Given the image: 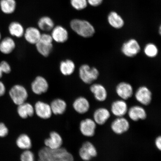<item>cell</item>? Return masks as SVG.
Here are the masks:
<instances>
[{
	"instance_id": "cell-29",
	"label": "cell",
	"mask_w": 161,
	"mask_h": 161,
	"mask_svg": "<svg viewBox=\"0 0 161 161\" xmlns=\"http://www.w3.org/2000/svg\"><path fill=\"white\" fill-rule=\"evenodd\" d=\"M144 53L146 57L153 59L156 58L158 56L159 53L158 48L155 44L149 42L145 45L144 49Z\"/></svg>"
},
{
	"instance_id": "cell-19",
	"label": "cell",
	"mask_w": 161,
	"mask_h": 161,
	"mask_svg": "<svg viewBox=\"0 0 161 161\" xmlns=\"http://www.w3.org/2000/svg\"><path fill=\"white\" fill-rule=\"evenodd\" d=\"M73 107L78 114H84L90 109V102L87 98L84 96H80L74 101Z\"/></svg>"
},
{
	"instance_id": "cell-34",
	"label": "cell",
	"mask_w": 161,
	"mask_h": 161,
	"mask_svg": "<svg viewBox=\"0 0 161 161\" xmlns=\"http://www.w3.org/2000/svg\"><path fill=\"white\" fill-rule=\"evenodd\" d=\"M20 159L21 161H35V156L31 151L25 150L21 154Z\"/></svg>"
},
{
	"instance_id": "cell-17",
	"label": "cell",
	"mask_w": 161,
	"mask_h": 161,
	"mask_svg": "<svg viewBox=\"0 0 161 161\" xmlns=\"http://www.w3.org/2000/svg\"><path fill=\"white\" fill-rule=\"evenodd\" d=\"M50 157L52 161H74L73 155L63 148L51 149Z\"/></svg>"
},
{
	"instance_id": "cell-25",
	"label": "cell",
	"mask_w": 161,
	"mask_h": 161,
	"mask_svg": "<svg viewBox=\"0 0 161 161\" xmlns=\"http://www.w3.org/2000/svg\"><path fill=\"white\" fill-rule=\"evenodd\" d=\"M17 112L20 117L26 119L33 115L35 109L31 104L25 102L18 105Z\"/></svg>"
},
{
	"instance_id": "cell-13",
	"label": "cell",
	"mask_w": 161,
	"mask_h": 161,
	"mask_svg": "<svg viewBox=\"0 0 161 161\" xmlns=\"http://www.w3.org/2000/svg\"><path fill=\"white\" fill-rule=\"evenodd\" d=\"M129 118L134 122L144 120L147 118V113L142 105H136L129 108L127 114Z\"/></svg>"
},
{
	"instance_id": "cell-32",
	"label": "cell",
	"mask_w": 161,
	"mask_h": 161,
	"mask_svg": "<svg viewBox=\"0 0 161 161\" xmlns=\"http://www.w3.org/2000/svg\"><path fill=\"white\" fill-rule=\"evenodd\" d=\"M70 3L72 7L77 11L85 9L88 5L87 0H70Z\"/></svg>"
},
{
	"instance_id": "cell-41",
	"label": "cell",
	"mask_w": 161,
	"mask_h": 161,
	"mask_svg": "<svg viewBox=\"0 0 161 161\" xmlns=\"http://www.w3.org/2000/svg\"><path fill=\"white\" fill-rule=\"evenodd\" d=\"M158 32L159 34L160 35H161V26L160 25L159 26V27Z\"/></svg>"
},
{
	"instance_id": "cell-3",
	"label": "cell",
	"mask_w": 161,
	"mask_h": 161,
	"mask_svg": "<svg viewBox=\"0 0 161 161\" xmlns=\"http://www.w3.org/2000/svg\"><path fill=\"white\" fill-rule=\"evenodd\" d=\"M142 47L139 42L135 38H130L122 44L120 51L125 56L128 58L136 57L140 53Z\"/></svg>"
},
{
	"instance_id": "cell-8",
	"label": "cell",
	"mask_w": 161,
	"mask_h": 161,
	"mask_svg": "<svg viewBox=\"0 0 161 161\" xmlns=\"http://www.w3.org/2000/svg\"><path fill=\"white\" fill-rule=\"evenodd\" d=\"M79 156L84 161H90L98 155L97 148L92 142L87 141L83 143L80 149Z\"/></svg>"
},
{
	"instance_id": "cell-4",
	"label": "cell",
	"mask_w": 161,
	"mask_h": 161,
	"mask_svg": "<svg viewBox=\"0 0 161 161\" xmlns=\"http://www.w3.org/2000/svg\"><path fill=\"white\" fill-rule=\"evenodd\" d=\"M53 42L50 34H42L39 41L35 45L36 50L40 55L47 57L53 50Z\"/></svg>"
},
{
	"instance_id": "cell-35",
	"label": "cell",
	"mask_w": 161,
	"mask_h": 161,
	"mask_svg": "<svg viewBox=\"0 0 161 161\" xmlns=\"http://www.w3.org/2000/svg\"><path fill=\"white\" fill-rule=\"evenodd\" d=\"M0 67L3 73L8 74L11 71V68L10 64L7 61L3 60L0 63Z\"/></svg>"
},
{
	"instance_id": "cell-28",
	"label": "cell",
	"mask_w": 161,
	"mask_h": 161,
	"mask_svg": "<svg viewBox=\"0 0 161 161\" xmlns=\"http://www.w3.org/2000/svg\"><path fill=\"white\" fill-rule=\"evenodd\" d=\"M40 30L44 31H51L55 27L53 20L47 16H44L39 19L37 24Z\"/></svg>"
},
{
	"instance_id": "cell-22",
	"label": "cell",
	"mask_w": 161,
	"mask_h": 161,
	"mask_svg": "<svg viewBox=\"0 0 161 161\" xmlns=\"http://www.w3.org/2000/svg\"><path fill=\"white\" fill-rule=\"evenodd\" d=\"M62 143L63 140L62 137L55 131L50 133L49 137L45 141L46 147L51 150L57 149L61 147Z\"/></svg>"
},
{
	"instance_id": "cell-38",
	"label": "cell",
	"mask_w": 161,
	"mask_h": 161,
	"mask_svg": "<svg viewBox=\"0 0 161 161\" xmlns=\"http://www.w3.org/2000/svg\"><path fill=\"white\" fill-rule=\"evenodd\" d=\"M154 144L156 148L158 150H161V136H159L157 137L154 140Z\"/></svg>"
},
{
	"instance_id": "cell-40",
	"label": "cell",
	"mask_w": 161,
	"mask_h": 161,
	"mask_svg": "<svg viewBox=\"0 0 161 161\" xmlns=\"http://www.w3.org/2000/svg\"><path fill=\"white\" fill-rule=\"evenodd\" d=\"M3 72L2 71L1 67H0V79L3 77Z\"/></svg>"
},
{
	"instance_id": "cell-30",
	"label": "cell",
	"mask_w": 161,
	"mask_h": 161,
	"mask_svg": "<svg viewBox=\"0 0 161 161\" xmlns=\"http://www.w3.org/2000/svg\"><path fill=\"white\" fill-rule=\"evenodd\" d=\"M0 7L4 13L9 14L15 11L16 7L15 0H1Z\"/></svg>"
},
{
	"instance_id": "cell-1",
	"label": "cell",
	"mask_w": 161,
	"mask_h": 161,
	"mask_svg": "<svg viewBox=\"0 0 161 161\" xmlns=\"http://www.w3.org/2000/svg\"><path fill=\"white\" fill-rule=\"evenodd\" d=\"M70 27L80 37L88 39L95 35L96 29L93 25L86 20L79 19H72L70 22Z\"/></svg>"
},
{
	"instance_id": "cell-39",
	"label": "cell",
	"mask_w": 161,
	"mask_h": 161,
	"mask_svg": "<svg viewBox=\"0 0 161 161\" xmlns=\"http://www.w3.org/2000/svg\"><path fill=\"white\" fill-rule=\"evenodd\" d=\"M6 92V87L5 84L0 80V97L4 95Z\"/></svg>"
},
{
	"instance_id": "cell-33",
	"label": "cell",
	"mask_w": 161,
	"mask_h": 161,
	"mask_svg": "<svg viewBox=\"0 0 161 161\" xmlns=\"http://www.w3.org/2000/svg\"><path fill=\"white\" fill-rule=\"evenodd\" d=\"M38 161H52L50 157V149L46 147L42 148L39 152Z\"/></svg>"
},
{
	"instance_id": "cell-10",
	"label": "cell",
	"mask_w": 161,
	"mask_h": 161,
	"mask_svg": "<svg viewBox=\"0 0 161 161\" xmlns=\"http://www.w3.org/2000/svg\"><path fill=\"white\" fill-rule=\"evenodd\" d=\"M97 125L92 119L86 118L80 122V131L84 136L92 137L95 135Z\"/></svg>"
},
{
	"instance_id": "cell-18",
	"label": "cell",
	"mask_w": 161,
	"mask_h": 161,
	"mask_svg": "<svg viewBox=\"0 0 161 161\" xmlns=\"http://www.w3.org/2000/svg\"><path fill=\"white\" fill-rule=\"evenodd\" d=\"M35 112L39 118L46 119L51 117L52 112L49 104L42 101L36 102L34 108Z\"/></svg>"
},
{
	"instance_id": "cell-20",
	"label": "cell",
	"mask_w": 161,
	"mask_h": 161,
	"mask_svg": "<svg viewBox=\"0 0 161 161\" xmlns=\"http://www.w3.org/2000/svg\"><path fill=\"white\" fill-rule=\"evenodd\" d=\"M41 35L42 33L39 29L30 27L25 30L23 36L28 43L35 45L39 41Z\"/></svg>"
},
{
	"instance_id": "cell-6",
	"label": "cell",
	"mask_w": 161,
	"mask_h": 161,
	"mask_svg": "<svg viewBox=\"0 0 161 161\" xmlns=\"http://www.w3.org/2000/svg\"><path fill=\"white\" fill-rule=\"evenodd\" d=\"M134 95L138 103L142 106L150 105L153 100V93L147 86L143 85L138 87Z\"/></svg>"
},
{
	"instance_id": "cell-12",
	"label": "cell",
	"mask_w": 161,
	"mask_h": 161,
	"mask_svg": "<svg viewBox=\"0 0 161 161\" xmlns=\"http://www.w3.org/2000/svg\"><path fill=\"white\" fill-rule=\"evenodd\" d=\"M128 108L126 101L120 98L112 102L110 111L111 114L116 117H121L127 114Z\"/></svg>"
},
{
	"instance_id": "cell-23",
	"label": "cell",
	"mask_w": 161,
	"mask_h": 161,
	"mask_svg": "<svg viewBox=\"0 0 161 161\" xmlns=\"http://www.w3.org/2000/svg\"><path fill=\"white\" fill-rule=\"evenodd\" d=\"M76 65L75 62L70 59L62 60L60 62L59 70L62 75L69 76L72 75L75 72Z\"/></svg>"
},
{
	"instance_id": "cell-2",
	"label": "cell",
	"mask_w": 161,
	"mask_h": 161,
	"mask_svg": "<svg viewBox=\"0 0 161 161\" xmlns=\"http://www.w3.org/2000/svg\"><path fill=\"white\" fill-rule=\"evenodd\" d=\"M79 78L81 81L86 84L91 85L98 80L100 72L95 66H91L84 64L80 66L78 70Z\"/></svg>"
},
{
	"instance_id": "cell-27",
	"label": "cell",
	"mask_w": 161,
	"mask_h": 161,
	"mask_svg": "<svg viewBox=\"0 0 161 161\" xmlns=\"http://www.w3.org/2000/svg\"><path fill=\"white\" fill-rule=\"evenodd\" d=\"M8 30L10 35L18 38L23 37L25 31L23 25L18 22H13L10 24Z\"/></svg>"
},
{
	"instance_id": "cell-31",
	"label": "cell",
	"mask_w": 161,
	"mask_h": 161,
	"mask_svg": "<svg viewBox=\"0 0 161 161\" xmlns=\"http://www.w3.org/2000/svg\"><path fill=\"white\" fill-rule=\"evenodd\" d=\"M16 144L21 149L27 150L31 148L32 142L30 137L25 134L20 135L16 141Z\"/></svg>"
},
{
	"instance_id": "cell-7",
	"label": "cell",
	"mask_w": 161,
	"mask_h": 161,
	"mask_svg": "<svg viewBox=\"0 0 161 161\" xmlns=\"http://www.w3.org/2000/svg\"><path fill=\"white\" fill-rule=\"evenodd\" d=\"M130 128V124L127 119L125 117H116L110 124L112 132L117 135H122L128 131Z\"/></svg>"
},
{
	"instance_id": "cell-14",
	"label": "cell",
	"mask_w": 161,
	"mask_h": 161,
	"mask_svg": "<svg viewBox=\"0 0 161 161\" xmlns=\"http://www.w3.org/2000/svg\"><path fill=\"white\" fill-rule=\"evenodd\" d=\"M90 92L93 94L95 99L98 102L106 101L108 98V92L106 87L102 84L94 83L91 84Z\"/></svg>"
},
{
	"instance_id": "cell-16",
	"label": "cell",
	"mask_w": 161,
	"mask_h": 161,
	"mask_svg": "<svg viewBox=\"0 0 161 161\" xmlns=\"http://www.w3.org/2000/svg\"><path fill=\"white\" fill-rule=\"evenodd\" d=\"M50 34L53 41L58 43H64L67 41L69 35L68 30L61 25L55 26Z\"/></svg>"
},
{
	"instance_id": "cell-42",
	"label": "cell",
	"mask_w": 161,
	"mask_h": 161,
	"mask_svg": "<svg viewBox=\"0 0 161 161\" xmlns=\"http://www.w3.org/2000/svg\"><path fill=\"white\" fill-rule=\"evenodd\" d=\"M1 32H0V40H1Z\"/></svg>"
},
{
	"instance_id": "cell-24",
	"label": "cell",
	"mask_w": 161,
	"mask_h": 161,
	"mask_svg": "<svg viewBox=\"0 0 161 161\" xmlns=\"http://www.w3.org/2000/svg\"><path fill=\"white\" fill-rule=\"evenodd\" d=\"M15 47V42L11 37H5L0 42V52L5 55L11 53Z\"/></svg>"
},
{
	"instance_id": "cell-37",
	"label": "cell",
	"mask_w": 161,
	"mask_h": 161,
	"mask_svg": "<svg viewBox=\"0 0 161 161\" xmlns=\"http://www.w3.org/2000/svg\"><path fill=\"white\" fill-rule=\"evenodd\" d=\"M104 0H87L88 4L92 7H97L102 4Z\"/></svg>"
},
{
	"instance_id": "cell-9",
	"label": "cell",
	"mask_w": 161,
	"mask_h": 161,
	"mask_svg": "<svg viewBox=\"0 0 161 161\" xmlns=\"http://www.w3.org/2000/svg\"><path fill=\"white\" fill-rule=\"evenodd\" d=\"M117 95L122 100H127L134 96L133 87L130 83L126 81H121L118 83L115 87Z\"/></svg>"
},
{
	"instance_id": "cell-36",
	"label": "cell",
	"mask_w": 161,
	"mask_h": 161,
	"mask_svg": "<svg viewBox=\"0 0 161 161\" xmlns=\"http://www.w3.org/2000/svg\"><path fill=\"white\" fill-rule=\"evenodd\" d=\"M8 133V130L7 126L3 123L0 122V137H4Z\"/></svg>"
},
{
	"instance_id": "cell-5",
	"label": "cell",
	"mask_w": 161,
	"mask_h": 161,
	"mask_svg": "<svg viewBox=\"0 0 161 161\" xmlns=\"http://www.w3.org/2000/svg\"><path fill=\"white\" fill-rule=\"evenodd\" d=\"M10 97L17 105L26 102L29 96L27 90L21 84H15L12 86L9 92Z\"/></svg>"
},
{
	"instance_id": "cell-26",
	"label": "cell",
	"mask_w": 161,
	"mask_h": 161,
	"mask_svg": "<svg viewBox=\"0 0 161 161\" xmlns=\"http://www.w3.org/2000/svg\"><path fill=\"white\" fill-rule=\"evenodd\" d=\"M50 106L52 113L56 115H59L63 114L65 112L67 104L63 99L56 98L52 101Z\"/></svg>"
},
{
	"instance_id": "cell-11",
	"label": "cell",
	"mask_w": 161,
	"mask_h": 161,
	"mask_svg": "<svg viewBox=\"0 0 161 161\" xmlns=\"http://www.w3.org/2000/svg\"><path fill=\"white\" fill-rule=\"evenodd\" d=\"M49 82L47 80L41 75L36 76L31 85L32 91L38 95L46 93L49 90Z\"/></svg>"
},
{
	"instance_id": "cell-15",
	"label": "cell",
	"mask_w": 161,
	"mask_h": 161,
	"mask_svg": "<svg viewBox=\"0 0 161 161\" xmlns=\"http://www.w3.org/2000/svg\"><path fill=\"white\" fill-rule=\"evenodd\" d=\"M111 115L110 111L107 108L100 107L94 110L92 119L97 125L102 126L109 120Z\"/></svg>"
},
{
	"instance_id": "cell-21",
	"label": "cell",
	"mask_w": 161,
	"mask_h": 161,
	"mask_svg": "<svg viewBox=\"0 0 161 161\" xmlns=\"http://www.w3.org/2000/svg\"><path fill=\"white\" fill-rule=\"evenodd\" d=\"M107 20L111 27L117 30L122 29L125 25L123 18L117 12L114 11H111L108 14Z\"/></svg>"
}]
</instances>
